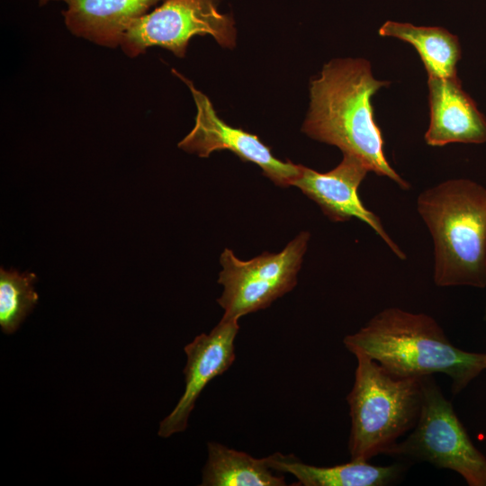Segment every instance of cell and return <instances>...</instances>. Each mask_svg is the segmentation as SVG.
Segmentation results:
<instances>
[{
	"label": "cell",
	"mask_w": 486,
	"mask_h": 486,
	"mask_svg": "<svg viewBox=\"0 0 486 486\" xmlns=\"http://www.w3.org/2000/svg\"><path fill=\"white\" fill-rule=\"evenodd\" d=\"M390 82L376 79L364 58H337L326 63L310 84V106L302 131L359 158L377 176L410 188L389 164L383 150L372 96Z\"/></svg>",
	"instance_id": "1"
},
{
	"label": "cell",
	"mask_w": 486,
	"mask_h": 486,
	"mask_svg": "<svg viewBox=\"0 0 486 486\" xmlns=\"http://www.w3.org/2000/svg\"><path fill=\"white\" fill-rule=\"evenodd\" d=\"M353 354H363L400 378L444 374L454 395L486 369V353L454 346L434 318L400 308H386L343 339Z\"/></svg>",
	"instance_id": "2"
},
{
	"label": "cell",
	"mask_w": 486,
	"mask_h": 486,
	"mask_svg": "<svg viewBox=\"0 0 486 486\" xmlns=\"http://www.w3.org/2000/svg\"><path fill=\"white\" fill-rule=\"evenodd\" d=\"M417 211L434 242L437 286H486V188L466 178L423 191Z\"/></svg>",
	"instance_id": "3"
},
{
	"label": "cell",
	"mask_w": 486,
	"mask_h": 486,
	"mask_svg": "<svg viewBox=\"0 0 486 486\" xmlns=\"http://www.w3.org/2000/svg\"><path fill=\"white\" fill-rule=\"evenodd\" d=\"M355 382L346 400L351 429V460L389 454L418 422L423 402V377L400 378L363 354L355 355Z\"/></svg>",
	"instance_id": "4"
},
{
	"label": "cell",
	"mask_w": 486,
	"mask_h": 486,
	"mask_svg": "<svg viewBox=\"0 0 486 486\" xmlns=\"http://www.w3.org/2000/svg\"><path fill=\"white\" fill-rule=\"evenodd\" d=\"M459 473L470 486H486V457L474 446L433 375L423 377V402L410 435L389 453Z\"/></svg>",
	"instance_id": "5"
},
{
	"label": "cell",
	"mask_w": 486,
	"mask_h": 486,
	"mask_svg": "<svg viewBox=\"0 0 486 486\" xmlns=\"http://www.w3.org/2000/svg\"><path fill=\"white\" fill-rule=\"evenodd\" d=\"M310 233L302 231L278 253L264 252L250 260L238 259L225 248L220 257L222 266L219 284L223 292L218 303L223 318L238 320L267 308L292 291L307 250Z\"/></svg>",
	"instance_id": "6"
},
{
	"label": "cell",
	"mask_w": 486,
	"mask_h": 486,
	"mask_svg": "<svg viewBox=\"0 0 486 486\" xmlns=\"http://www.w3.org/2000/svg\"><path fill=\"white\" fill-rule=\"evenodd\" d=\"M219 0H164L135 21L123 34L120 47L134 58L151 47H160L176 57L185 56L190 40L210 35L222 48L236 46L233 18L218 8Z\"/></svg>",
	"instance_id": "7"
},
{
	"label": "cell",
	"mask_w": 486,
	"mask_h": 486,
	"mask_svg": "<svg viewBox=\"0 0 486 486\" xmlns=\"http://www.w3.org/2000/svg\"><path fill=\"white\" fill-rule=\"evenodd\" d=\"M172 71L189 87L196 106L194 126L178 143L179 148L201 158H208L214 151L230 150L242 161L257 165L275 185H292L301 165L278 159L256 135L224 122L207 95L180 73Z\"/></svg>",
	"instance_id": "8"
},
{
	"label": "cell",
	"mask_w": 486,
	"mask_h": 486,
	"mask_svg": "<svg viewBox=\"0 0 486 486\" xmlns=\"http://www.w3.org/2000/svg\"><path fill=\"white\" fill-rule=\"evenodd\" d=\"M368 172L359 158L343 153L341 162L326 173L301 165L292 185L315 202L331 221L359 219L374 230L397 257L405 259V253L392 239L380 218L363 204L358 195V188Z\"/></svg>",
	"instance_id": "9"
},
{
	"label": "cell",
	"mask_w": 486,
	"mask_h": 486,
	"mask_svg": "<svg viewBox=\"0 0 486 486\" xmlns=\"http://www.w3.org/2000/svg\"><path fill=\"white\" fill-rule=\"evenodd\" d=\"M238 321L222 317L210 333L200 334L184 346L187 356L184 369V392L174 410L160 422L159 436L166 438L184 431L202 391L233 364L234 341L239 329Z\"/></svg>",
	"instance_id": "10"
},
{
	"label": "cell",
	"mask_w": 486,
	"mask_h": 486,
	"mask_svg": "<svg viewBox=\"0 0 486 486\" xmlns=\"http://www.w3.org/2000/svg\"><path fill=\"white\" fill-rule=\"evenodd\" d=\"M428 86L429 125L424 136L428 145L486 143V117L457 76H428Z\"/></svg>",
	"instance_id": "11"
},
{
	"label": "cell",
	"mask_w": 486,
	"mask_h": 486,
	"mask_svg": "<svg viewBox=\"0 0 486 486\" xmlns=\"http://www.w3.org/2000/svg\"><path fill=\"white\" fill-rule=\"evenodd\" d=\"M164 0H68V30L97 45L116 48L130 25Z\"/></svg>",
	"instance_id": "12"
},
{
	"label": "cell",
	"mask_w": 486,
	"mask_h": 486,
	"mask_svg": "<svg viewBox=\"0 0 486 486\" xmlns=\"http://www.w3.org/2000/svg\"><path fill=\"white\" fill-rule=\"evenodd\" d=\"M266 461L271 469L293 475L297 485L302 486H384L397 481L404 469L398 464L380 466L360 460L320 467L281 453L267 456Z\"/></svg>",
	"instance_id": "13"
},
{
	"label": "cell",
	"mask_w": 486,
	"mask_h": 486,
	"mask_svg": "<svg viewBox=\"0 0 486 486\" xmlns=\"http://www.w3.org/2000/svg\"><path fill=\"white\" fill-rule=\"evenodd\" d=\"M383 37H393L412 45L418 53L428 76H457L462 57L456 35L439 26H415L409 22H385L379 29Z\"/></svg>",
	"instance_id": "14"
},
{
	"label": "cell",
	"mask_w": 486,
	"mask_h": 486,
	"mask_svg": "<svg viewBox=\"0 0 486 486\" xmlns=\"http://www.w3.org/2000/svg\"><path fill=\"white\" fill-rule=\"evenodd\" d=\"M208 458L202 471V486H284L283 475L274 474L266 458L216 442L207 445Z\"/></svg>",
	"instance_id": "15"
},
{
	"label": "cell",
	"mask_w": 486,
	"mask_h": 486,
	"mask_svg": "<svg viewBox=\"0 0 486 486\" xmlns=\"http://www.w3.org/2000/svg\"><path fill=\"white\" fill-rule=\"evenodd\" d=\"M33 273L0 269V326L3 332L14 333L37 303Z\"/></svg>",
	"instance_id": "16"
},
{
	"label": "cell",
	"mask_w": 486,
	"mask_h": 486,
	"mask_svg": "<svg viewBox=\"0 0 486 486\" xmlns=\"http://www.w3.org/2000/svg\"><path fill=\"white\" fill-rule=\"evenodd\" d=\"M50 1H59V0H39V3L40 4H47V3L50 2ZM62 1L67 2L68 0H62Z\"/></svg>",
	"instance_id": "17"
},
{
	"label": "cell",
	"mask_w": 486,
	"mask_h": 486,
	"mask_svg": "<svg viewBox=\"0 0 486 486\" xmlns=\"http://www.w3.org/2000/svg\"><path fill=\"white\" fill-rule=\"evenodd\" d=\"M484 320H486V309H485Z\"/></svg>",
	"instance_id": "18"
}]
</instances>
